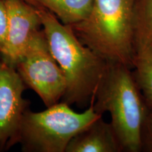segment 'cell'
Masks as SVG:
<instances>
[{
    "mask_svg": "<svg viewBox=\"0 0 152 152\" xmlns=\"http://www.w3.org/2000/svg\"><path fill=\"white\" fill-rule=\"evenodd\" d=\"M37 9L51 52L65 76L62 102L79 106L93 102L109 64L82 43L71 26L42 7Z\"/></svg>",
    "mask_w": 152,
    "mask_h": 152,
    "instance_id": "6da1fadb",
    "label": "cell"
},
{
    "mask_svg": "<svg viewBox=\"0 0 152 152\" xmlns=\"http://www.w3.org/2000/svg\"><path fill=\"white\" fill-rule=\"evenodd\" d=\"M92 102L96 113L110 114L123 151H142V130L149 109L130 67L109 64Z\"/></svg>",
    "mask_w": 152,
    "mask_h": 152,
    "instance_id": "7a4b0ae2",
    "label": "cell"
},
{
    "mask_svg": "<svg viewBox=\"0 0 152 152\" xmlns=\"http://www.w3.org/2000/svg\"><path fill=\"white\" fill-rule=\"evenodd\" d=\"M135 0H93L87 18L72 25L82 43L109 64L133 67Z\"/></svg>",
    "mask_w": 152,
    "mask_h": 152,
    "instance_id": "3957f363",
    "label": "cell"
},
{
    "mask_svg": "<svg viewBox=\"0 0 152 152\" xmlns=\"http://www.w3.org/2000/svg\"><path fill=\"white\" fill-rule=\"evenodd\" d=\"M101 116L92 102L83 113L63 102L38 113L28 109L20 122L17 144L26 152H66L72 139Z\"/></svg>",
    "mask_w": 152,
    "mask_h": 152,
    "instance_id": "277c9868",
    "label": "cell"
},
{
    "mask_svg": "<svg viewBox=\"0 0 152 152\" xmlns=\"http://www.w3.org/2000/svg\"><path fill=\"white\" fill-rule=\"evenodd\" d=\"M15 68L26 86L39 95L47 107L62 99L66 89L65 76L43 30L33 34Z\"/></svg>",
    "mask_w": 152,
    "mask_h": 152,
    "instance_id": "5b68a950",
    "label": "cell"
},
{
    "mask_svg": "<svg viewBox=\"0 0 152 152\" xmlns=\"http://www.w3.org/2000/svg\"><path fill=\"white\" fill-rule=\"evenodd\" d=\"M26 87L16 68L0 60V151L17 144L20 122L29 106L23 97Z\"/></svg>",
    "mask_w": 152,
    "mask_h": 152,
    "instance_id": "8992f818",
    "label": "cell"
},
{
    "mask_svg": "<svg viewBox=\"0 0 152 152\" xmlns=\"http://www.w3.org/2000/svg\"><path fill=\"white\" fill-rule=\"evenodd\" d=\"M8 14V34L2 59L14 66L33 34L40 29L37 9L23 0H4Z\"/></svg>",
    "mask_w": 152,
    "mask_h": 152,
    "instance_id": "52a82bcc",
    "label": "cell"
},
{
    "mask_svg": "<svg viewBox=\"0 0 152 152\" xmlns=\"http://www.w3.org/2000/svg\"><path fill=\"white\" fill-rule=\"evenodd\" d=\"M122 147L111 123L101 116L71 140L66 152H121Z\"/></svg>",
    "mask_w": 152,
    "mask_h": 152,
    "instance_id": "ba28073f",
    "label": "cell"
},
{
    "mask_svg": "<svg viewBox=\"0 0 152 152\" xmlns=\"http://www.w3.org/2000/svg\"><path fill=\"white\" fill-rule=\"evenodd\" d=\"M132 68L137 85L148 108L152 111V50L140 42H134Z\"/></svg>",
    "mask_w": 152,
    "mask_h": 152,
    "instance_id": "9c48e42d",
    "label": "cell"
},
{
    "mask_svg": "<svg viewBox=\"0 0 152 152\" xmlns=\"http://www.w3.org/2000/svg\"><path fill=\"white\" fill-rule=\"evenodd\" d=\"M53 13L64 24H76L87 18L93 0H35Z\"/></svg>",
    "mask_w": 152,
    "mask_h": 152,
    "instance_id": "30bf717a",
    "label": "cell"
},
{
    "mask_svg": "<svg viewBox=\"0 0 152 152\" xmlns=\"http://www.w3.org/2000/svg\"><path fill=\"white\" fill-rule=\"evenodd\" d=\"M134 42L152 50V0H135L133 15Z\"/></svg>",
    "mask_w": 152,
    "mask_h": 152,
    "instance_id": "8fae6325",
    "label": "cell"
},
{
    "mask_svg": "<svg viewBox=\"0 0 152 152\" xmlns=\"http://www.w3.org/2000/svg\"><path fill=\"white\" fill-rule=\"evenodd\" d=\"M8 14L4 0H0V54H4L8 34Z\"/></svg>",
    "mask_w": 152,
    "mask_h": 152,
    "instance_id": "7c38bea8",
    "label": "cell"
},
{
    "mask_svg": "<svg viewBox=\"0 0 152 152\" xmlns=\"http://www.w3.org/2000/svg\"><path fill=\"white\" fill-rule=\"evenodd\" d=\"M142 149L152 152V111L150 109L142 130Z\"/></svg>",
    "mask_w": 152,
    "mask_h": 152,
    "instance_id": "4fadbf2b",
    "label": "cell"
},
{
    "mask_svg": "<svg viewBox=\"0 0 152 152\" xmlns=\"http://www.w3.org/2000/svg\"><path fill=\"white\" fill-rule=\"evenodd\" d=\"M23 1H26V2L28 3V4H30L33 5V7H36V8H38V7H41V6L37 3V1H35V0H23Z\"/></svg>",
    "mask_w": 152,
    "mask_h": 152,
    "instance_id": "5bb4252c",
    "label": "cell"
}]
</instances>
